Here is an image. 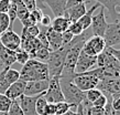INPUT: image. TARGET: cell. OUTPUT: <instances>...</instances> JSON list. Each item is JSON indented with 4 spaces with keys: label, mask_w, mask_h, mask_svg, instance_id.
Returning <instances> with one entry per match:
<instances>
[{
    "label": "cell",
    "mask_w": 120,
    "mask_h": 115,
    "mask_svg": "<svg viewBox=\"0 0 120 115\" xmlns=\"http://www.w3.org/2000/svg\"><path fill=\"white\" fill-rule=\"evenodd\" d=\"M19 72H20V80L24 82L50 80L46 63L40 62L35 59H30L26 64H23L21 71Z\"/></svg>",
    "instance_id": "1"
},
{
    "label": "cell",
    "mask_w": 120,
    "mask_h": 115,
    "mask_svg": "<svg viewBox=\"0 0 120 115\" xmlns=\"http://www.w3.org/2000/svg\"><path fill=\"white\" fill-rule=\"evenodd\" d=\"M60 84H61V90H62L63 96H64V101L72 104L75 107L83 103V101L86 99L85 92L80 91L72 82V80H64V79L60 78Z\"/></svg>",
    "instance_id": "2"
},
{
    "label": "cell",
    "mask_w": 120,
    "mask_h": 115,
    "mask_svg": "<svg viewBox=\"0 0 120 115\" xmlns=\"http://www.w3.org/2000/svg\"><path fill=\"white\" fill-rule=\"evenodd\" d=\"M68 49H69V43L63 45L62 48L57 49L55 51H51L50 58H49V60L46 62L50 78L51 76H55V75H61Z\"/></svg>",
    "instance_id": "3"
},
{
    "label": "cell",
    "mask_w": 120,
    "mask_h": 115,
    "mask_svg": "<svg viewBox=\"0 0 120 115\" xmlns=\"http://www.w3.org/2000/svg\"><path fill=\"white\" fill-rule=\"evenodd\" d=\"M44 97L47 103H58L63 102L64 96H63L62 90H61V84H60V75L51 76L49 80V85L44 93Z\"/></svg>",
    "instance_id": "4"
},
{
    "label": "cell",
    "mask_w": 120,
    "mask_h": 115,
    "mask_svg": "<svg viewBox=\"0 0 120 115\" xmlns=\"http://www.w3.org/2000/svg\"><path fill=\"white\" fill-rule=\"evenodd\" d=\"M74 84L83 92H87L91 89H96L98 85L99 79L97 76H95L90 71L84 72L80 74H75L73 80H72Z\"/></svg>",
    "instance_id": "5"
},
{
    "label": "cell",
    "mask_w": 120,
    "mask_h": 115,
    "mask_svg": "<svg viewBox=\"0 0 120 115\" xmlns=\"http://www.w3.org/2000/svg\"><path fill=\"white\" fill-rule=\"evenodd\" d=\"M107 48L105 43V40L102 37H98V36H93V37L88 38L86 42L84 43L83 50L86 54L91 56H99L102 51H105V49Z\"/></svg>",
    "instance_id": "6"
},
{
    "label": "cell",
    "mask_w": 120,
    "mask_h": 115,
    "mask_svg": "<svg viewBox=\"0 0 120 115\" xmlns=\"http://www.w3.org/2000/svg\"><path fill=\"white\" fill-rule=\"evenodd\" d=\"M106 47L107 48H115L120 45V21L113 23H108L107 29L104 34Z\"/></svg>",
    "instance_id": "7"
},
{
    "label": "cell",
    "mask_w": 120,
    "mask_h": 115,
    "mask_svg": "<svg viewBox=\"0 0 120 115\" xmlns=\"http://www.w3.org/2000/svg\"><path fill=\"white\" fill-rule=\"evenodd\" d=\"M107 26H108V22H107V19H106L105 8L100 7L99 11L96 15H93V18H91V23H90L91 32H93L94 36H98V37L104 38Z\"/></svg>",
    "instance_id": "8"
},
{
    "label": "cell",
    "mask_w": 120,
    "mask_h": 115,
    "mask_svg": "<svg viewBox=\"0 0 120 115\" xmlns=\"http://www.w3.org/2000/svg\"><path fill=\"white\" fill-rule=\"evenodd\" d=\"M0 43L6 49L15 52L21 47V39L20 36L15 33L12 29H8L4 33L0 34Z\"/></svg>",
    "instance_id": "9"
},
{
    "label": "cell",
    "mask_w": 120,
    "mask_h": 115,
    "mask_svg": "<svg viewBox=\"0 0 120 115\" xmlns=\"http://www.w3.org/2000/svg\"><path fill=\"white\" fill-rule=\"evenodd\" d=\"M97 65V56H91L86 54L82 50L77 59L76 65H75V74H80L84 72L94 69Z\"/></svg>",
    "instance_id": "10"
},
{
    "label": "cell",
    "mask_w": 120,
    "mask_h": 115,
    "mask_svg": "<svg viewBox=\"0 0 120 115\" xmlns=\"http://www.w3.org/2000/svg\"><path fill=\"white\" fill-rule=\"evenodd\" d=\"M97 89L100 90L102 94L110 95L112 97H120V78L102 80L98 83Z\"/></svg>",
    "instance_id": "11"
},
{
    "label": "cell",
    "mask_w": 120,
    "mask_h": 115,
    "mask_svg": "<svg viewBox=\"0 0 120 115\" xmlns=\"http://www.w3.org/2000/svg\"><path fill=\"white\" fill-rule=\"evenodd\" d=\"M41 95V94H40ZM40 95H34V96H26L21 95L18 100H15L19 103L20 107L24 115H38L35 112V103Z\"/></svg>",
    "instance_id": "12"
},
{
    "label": "cell",
    "mask_w": 120,
    "mask_h": 115,
    "mask_svg": "<svg viewBox=\"0 0 120 115\" xmlns=\"http://www.w3.org/2000/svg\"><path fill=\"white\" fill-rule=\"evenodd\" d=\"M47 85H49V80L26 82L23 95H26V96H34V95L43 94V93L46 91Z\"/></svg>",
    "instance_id": "13"
},
{
    "label": "cell",
    "mask_w": 120,
    "mask_h": 115,
    "mask_svg": "<svg viewBox=\"0 0 120 115\" xmlns=\"http://www.w3.org/2000/svg\"><path fill=\"white\" fill-rule=\"evenodd\" d=\"M45 37H46L49 48L51 51H55L57 49L63 47V40H62V33H58L50 27L45 29Z\"/></svg>",
    "instance_id": "14"
},
{
    "label": "cell",
    "mask_w": 120,
    "mask_h": 115,
    "mask_svg": "<svg viewBox=\"0 0 120 115\" xmlns=\"http://www.w3.org/2000/svg\"><path fill=\"white\" fill-rule=\"evenodd\" d=\"M26 82L22 81V80H18L17 82L10 84L8 90L6 91V93H4L6 96L9 97L11 101L18 100L21 95H23L24 89H26Z\"/></svg>",
    "instance_id": "15"
},
{
    "label": "cell",
    "mask_w": 120,
    "mask_h": 115,
    "mask_svg": "<svg viewBox=\"0 0 120 115\" xmlns=\"http://www.w3.org/2000/svg\"><path fill=\"white\" fill-rule=\"evenodd\" d=\"M86 11H87V9H86V2H82V4H75L73 7L66 9L64 16H66L71 20V22H76V21H78V19H80L85 15Z\"/></svg>",
    "instance_id": "16"
},
{
    "label": "cell",
    "mask_w": 120,
    "mask_h": 115,
    "mask_svg": "<svg viewBox=\"0 0 120 115\" xmlns=\"http://www.w3.org/2000/svg\"><path fill=\"white\" fill-rule=\"evenodd\" d=\"M118 61L115 59V56L109 52V50L106 48L105 51H102L99 56H97V67H112V65H117Z\"/></svg>",
    "instance_id": "17"
},
{
    "label": "cell",
    "mask_w": 120,
    "mask_h": 115,
    "mask_svg": "<svg viewBox=\"0 0 120 115\" xmlns=\"http://www.w3.org/2000/svg\"><path fill=\"white\" fill-rule=\"evenodd\" d=\"M71 23H72L71 20L66 16H60V17H55L54 20H52L50 28L58 33H63L68 30V27Z\"/></svg>",
    "instance_id": "18"
},
{
    "label": "cell",
    "mask_w": 120,
    "mask_h": 115,
    "mask_svg": "<svg viewBox=\"0 0 120 115\" xmlns=\"http://www.w3.org/2000/svg\"><path fill=\"white\" fill-rule=\"evenodd\" d=\"M0 63L4 67H10L15 63V52L8 50L0 43Z\"/></svg>",
    "instance_id": "19"
},
{
    "label": "cell",
    "mask_w": 120,
    "mask_h": 115,
    "mask_svg": "<svg viewBox=\"0 0 120 115\" xmlns=\"http://www.w3.org/2000/svg\"><path fill=\"white\" fill-rule=\"evenodd\" d=\"M67 0H42V2L47 4L55 17L64 16L65 13V6Z\"/></svg>",
    "instance_id": "20"
},
{
    "label": "cell",
    "mask_w": 120,
    "mask_h": 115,
    "mask_svg": "<svg viewBox=\"0 0 120 115\" xmlns=\"http://www.w3.org/2000/svg\"><path fill=\"white\" fill-rule=\"evenodd\" d=\"M101 7L99 4H95L93 7L87 10V11L85 12V15L82 17L80 19H78V21L77 22L80 24V27L83 28L84 31H86V30L89 29V27H90V23H91V18H93V15L95 13L96 11V9H99V8Z\"/></svg>",
    "instance_id": "21"
},
{
    "label": "cell",
    "mask_w": 120,
    "mask_h": 115,
    "mask_svg": "<svg viewBox=\"0 0 120 115\" xmlns=\"http://www.w3.org/2000/svg\"><path fill=\"white\" fill-rule=\"evenodd\" d=\"M88 1H90V0H88ZM95 1L105 9H107L113 16H115V9L118 6H120V0H95Z\"/></svg>",
    "instance_id": "22"
},
{
    "label": "cell",
    "mask_w": 120,
    "mask_h": 115,
    "mask_svg": "<svg viewBox=\"0 0 120 115\" xmlns=\"http://www.w3.org/2000/svg\"><path fill=\"white\" fill-rule=\"evenodd\" d=\"M50 54H51V50H50V49L40 48L34 52V54L32 56L31 59H35V60H38V61H40V62L46 63L49 58H50Z\"/></svg>",
    "instance_id": "23"
},
{
    "label": "cell",
    "mask_w": 120,
    "mask_h": 115,
    "mask_svg": "<svg viewBox=\"0 0 120 115\" xmlns=\"http://www.w3.org/2000/svg\"><path fill=\"white\" fill-rule=\"evenodd\" d=\"M4 78H6L7 82L9 83V85H10V84H12V83L17 82L18 80H20V72H19L18 70H15V69L7 67Z\"/></svg>",
    "instance_id": "24"
},
{
    "label": "cell",
    "mask_w": 120,
    "mask_h": 115,
    "mask_svg": "<svg viewBox=\"0 0 120 115\" xmlns=\"http://www.w3.org/2000/svg\"><path fill=\"white\" fill-rule=\"evenodd\" d=\"M44 93L39 96V99L37 100V103H35V112L38 115H45V107L47 105V102L44 97Z\"/></svg>",
    "instance_id": "25"
},
{
    "label": "cell",
    "mask_w": 120,
    "mask_h": 115,
    "mask_svg": "<svg viewBox=\"0 0 120 115\" xmlns=\"http://www.w3.org/2000/svg\"><path fill=\"white\" fill-rule=\"evenodd\" d=\"M31 59L30 54L26 51L22 50V49H19L18 51H15V62H18L20 64H26L29 60Z\"/></svg>",
    "instance_id": "26"
},
{
    "label": "cell",
    "mask_w": 120,
    "mask_h": 115,
    "mask_svg": "<svg viewBox=\"0 0 120 115\" xmlns=\"http://www.w3.org/2000/svg\"><path fill=\"white\" fill-rule=\"evenodd\" d=\"M11 104H12V101L6 96V94L0 93V113H7Z\"/></svg>",
    "instance_id": "27"
},
{
    "label": "cell",
    "mask_w": 120,
    "mask_h": 115,
    "mask_svg": "<svg viewBox=\"0 0 120 115\" xmlns=\"http://www.w3.org/2000/svg\"><path fill=\"white\" fill-rule=\"evenodd\" d=\"M55 105H56V115L64 114V113H66V112L69 111V110H73V107L76 108L75 106H73L72 104L67 103V102H65V101L58 102V103H56Z\"/></svg>",
    "instance_id": "28"
},
{
    "label": "cell",
    "mask_w": 120,
    "mask_h": 115,
    "mask_svg": "<svg viewBox=\"0 0 120 115\" xmlns=\"http://www.w3.org/2000/svg\"><path fill=\"white\" fill-rule=\"evenodd\" d=\"M10 29V20L7 13L0 12V34Z\"/></svg>",
    "instance_id": "29"
},
{
    "label": "cell",
    "mask_w": 120,
    "mask_h": 115,
    "mask_svg": "<svg viewBox=\"0 0 120 115\" xmlns=\"http://www.w3.org/2000/svg\"><path fill=\"white\" fill-rule=\"evenodd\" d=\"M85 94H86V100H87L89 103H93V102H95V101L101 95L102 92L96 87V89H91V90H89V91H87V92H85Z\"/></svg>",
    "instance_id": "30"
},
{
    "label": "cell",
    "mask_w": 120,
    "mask_h": 115,
    "mask_svg": "<svg viewBox=\"0 0 120 115\" xmlns=\"http://www.w3.org/2000/svg\"><path fill=\"white\" fill-rule=\"evenodd\" d=\"M8 17H9V20H10V29H12L13 27V23H15V19H17V7H15V4L11 0V4H10V8L7 12Z\"/></svg>",
    "instance_id": "31"
},
{
    "label": "cell",
    "mask_w": 120,
    "mask_h": 115,
    "mask_svg": "<svg viewBox=\"0 0 120 115\" xmlns=\"http://www.w3.org/2000/svg\"><path fill=\"white\" fill-rule=\"evenodd\" d=\"M6 70H7V67H2L1 71H0V93H2V94H4L6 91L8 90V87H9V83L4 78Z\"/></svg>",
    "instance_id": "32"
},
{
    "label": "cell",
    "mask_w": 120,
    "mask_h": 115,
    "mask_svg": "<svg viewBox=\"0 0 120 115\" xmlns=\"http://www.w3.org/2000/svg\"><path fill=\"white\" fill-rule=\"evenodd\" d=\"M7 113L8 115H24L17 101H12V104H11L10 108H9V111Z\"/></svg>",
    "instance_id": "33"
},
{
    "label": "cell",
    "mask_w": 120,
    "mask_h": 115,
    "mask_svg": "<svg viewBox=\"0 0 120 115\" xmlns=\"http://www.w3.org/2000/svg\"><path fill=\"white\" fill-rule=\"evenodd\" d=\"M68 31L71 32V33L73 34L74 37H76V36H79V34H82L84 32L83 28L80 27V24L78 22H72L71 24H69L68 27Z\"/></svg>",
    "instance_id": "34"
},
{
    "label": "cell",
    "mask_w": 120,
    "mask_h": 115,
    "mask_svg": "<svg viewBox=\"0 0 120 115\" xmlns=\"http://www.w3.org/2000/svg\"><path fill=\"white\" fill-rule=\"evenodd\" d=\"M30 17L33 19V21L37 23H40L41 19H42V17H43V12H42V10L41 9H39V8H35V9H33V10H31L30 11Z\"/></svg>",
    "instance_id": "35"
},
{
    "label": "cell",
    "mask_w": 120,
    "mask_h": 115,
    "mask_svg": "<svg viewBox=\"0 0 120 115\" xmlns=\"http://www.w3.org/2000/svg\"><path fill=\"white\" fill-rule=\"evenodd\" d=\"M93 106H96V107H100V108H105L106 104H107V96H106L105 94H101L100 96L97 99V100L90 103Z\"/></svg>",
    "instance_id": "36"
},
{
    "label": "cell",
    "mask_w": 120,
    "mask_h": 115,
    "mask_svg": "<svg viewBox=\"0 0 120 115\" xmlns=\"http://www.w3.org/2000/svg\"><path fill=\"white\" fill-rule=\"evenodd\" d=\"M24 29H26V31L30 34V36H32V37H34V38H37L38 36H39V33H40V31H41V30L39 29L38 24L32 26V27H29V28H24Z\"/></svg>",
    "instance_id": "37"
},
{
    "label": "cell",
    "mask_w": 120,
    "mask_h": 115,
    "mask_svg": "<svg viewBox=\"0 0 120 115\" xmlns=\"http://www.w3.org/2000/svg\"><path fill=\"white\" fill-rule=\"evenodd\" d=\"M11 4V0H0V12L7 13Z\"/></svg>",
    "instance_id": "38"
},
{
    "label": "cell",
    "mask_w": 120,
    "mask_h": 115,
    "mask_svg": "<svg viewBox=\"0 0 120 115\" xmlns=\"http://www.w3.org/2000/svg\"><path fill=\"white\" fill-rule=\"evenodd\" d=\"M73 38L74 36L71 32H69L68 30L67 31H65V32H63L62 33V40H63V45H65V44H68L71 41L73 40Z\"/></svg>",
    "instance_id": "39"
},
{
    "label": "cell",
    "mask_w": 120,
    "mask_h": 115,
    "mask_svg": "<svg viewBox=\"0 0 120 115\" xmlns=\"http://www.w3.org/2000/svg\"><path fill=\"white\" fill-rule=\"evenodd\" d=\"M45 115H56V105L54 103H47L45 107Z\"/></svg>",
    "instance_id": "40"
},
{
    "label": "cell",
    "mask_w": 120,
    "mask_h": 115,
    "mask_svg": "<svg viewBox=\"0 0 120 115\" xmlns=\"http://www.w3.org/2000/svg\"><path fill=\"white\" fill-rule=\"evenodd\" d=\"M22 2L26 4V7L28 8L29 11L37 8V0H22Z\"/></svg>",
    "instance_id": "41"
},
{
    "label": "cell",
    "mask_w": 120,
    "mask_h": 115,
    "mask_svg": "<svg viewBox=\"0 0 120 115\" xmlns=\"http://www.w3.org/2000/svg\"><path fill=\"white\" fill-rule=\"evenodd\" d=\"M51 22H52L51 18H50V16H47V15H43V17H42V19H41V21H40V23L44 28H49V27L51 26Z\"/></svg>",
    "instance_id": "42"
},
{
    "label": "cell",
    "mask_w": 120,
    "mask_h": 115,
    "mask_svg": "<svg viewBox=\"0 0 120 115\" xmlns=\"http://www.w3.org/2000/svg\"><path fill=\"white\" fill-rule=\"evenodd\" d=\"M111 107L113 111H120V97H112Z\"/></svg>",
    "instance_id": "43"
},
{
    "label": "cell",
    "mask_w": 120,
    "mask_h": 115,
    "mask_svg": "<svg viewBox=\"0 0 120 115\" xmlns=\"http://www.w3.org/2000/svg\"><path fill=\"white\" fill-rule=\"evenodd\" d=\"M109 50V52L115 56V59L118 61V63L120 64V49H115V48H107Z\"/></svg>",
    "instance_id": "44"
},
{
    "label": "cell",
    "mask_w": 120,
    "mask_h": 115,
    "mask_svg": "<svg viewBox=\"0 0 120 115\" xmlns=\"http://www.w3.org/2000/svg\"><path fill=\"white\" fill-rule=\"evenodd\" d=\"M76 115H84V108H83V105H82V104L77 105V107H76Z\"/></svg>",
    "instance_id": "45"
},
{
    "label": "cell",
    "mask_w": 120,
    "mask_h": 115,
    "mask_svg": "<svg viewBox=\"0 0 120 115\" xmlns=\"http://www.w3.org/2000/svg\"><path fill=\"white\" fill-rule=\"evenodd\" d=\"M115 16H116L117 21H120V6H118V7L115 9Z\"/></svg>",
    "instance_id": "46"
},
{
    "label": "cell",
    "mask_w": 120,
    "mask_h": 115,
    "mask_svg": "<svg viewBox=\"0 0 120 115\" xmlns=\"http://www.w3.org/2000/svg\"><path fill=\"white\" fill-rule=\"evenodd\" d=\"M61 115H76V110H69V111H67L66 113L61 114Z\"/></svg>",
    "instance_id": "47"
},
{
    "label": "cell",
    "mask_w": 120,
    "mask_h": 115,
    "mask_svg": "<svg viewBox=\"0 0 120 115\" xmlns=\"http://www.w3.org/2000/svg\"><path fill=\"white\" fill-rule=\"evenodd\" d=\"M113 115H120V111H113Z\"/></svg>",
    "instance_id": "48"
},
{
    "label": "cell",
    "mask_w": 120,
    "mask_h": 115,
    "mask_svg": "<svg viewBox=\"0 0 120 115\" xmlns=\"http://www.w3.org/2000/svg\"><path fill=\"white\" fill-rule=\"evenodd\" d=\"M0 115H8V113H0Z\"/></svg>",
    "instance_id": "49"
},
{
    "label": "cell",
    "mask_w": 120,
    "mask_h": 115,
    "mask_svg": "<svg viewBox=\"0 0 120 115\" xmlns=\"http://www.w3.org/2000/svg\"><path fill=\"white\" fill-rule=\"evenodd\" d=\"M0 71H1V69H0Z\"/></svg>",
    "instance_id": "50"
}]
</instances>
